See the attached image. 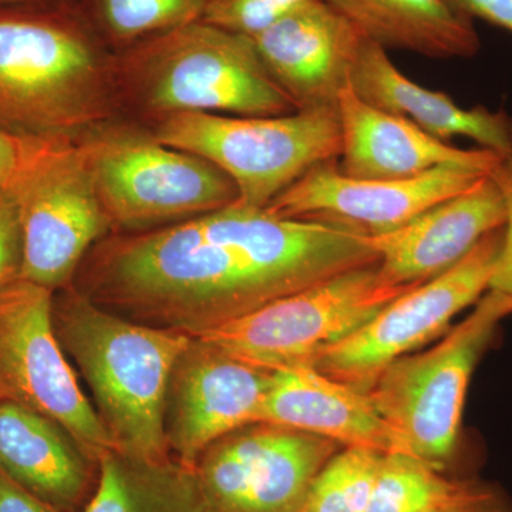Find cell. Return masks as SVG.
<instances>
[{
  "label": "cell",
  "instance_id": "f1b7e54d",
  "mask_svg": "<svg viewBox=\"0 0 512 512\" xmlns=\"http://www.w3.org/2000/svg\"><path fill=\"white\" fill-rule=\"evenodd\" d=\"M446 512H512V503L493 484L470 480L463 494Z\"/></svg>",
  "mask_w": 512,
  "mask_h": 512
},
{
  "label": "cell",
  "instance_id": "5bb4252c",
  "mask_svg": "<svg viewBox=\"0 0 512 512\" xmlns=\"http://www.w3.org/2000/svg\"><path fill=\"white\" fill-rule=\"evenodd\" d=\"M272 375L192 338L175 362L165 397L164 431L171 456L195 467L215 441L258 423Z\"/></svg>",
  "mask_w": 512,
  "mask_h": 512
},
{
  "label": "cell",
  "instance_id": "7402d4cb",
  "mask_svg": "<svg viewBox=\"0 0 512 512\" xmlns=\"http://www.w3.org/2000/svg\"><path fill=\"white\" fill-rule=\"evenodd\" d=\"M82 512H202L197 474L173 456L147 460L109 451Z\"/></svg>",
  "mask_w": 512,
  "mask_h": 512
},
{
  "label": "cell",
  "instance_id": "30bf717a",
  "mask_svg": "<svg viewBox=\"0 0 512 512\" xmlns=\"http://www.w3.org/2000/svg\"><path fill=\"white\" fill-rule=\"evenodd\" d=\"M53 301L55 292L22 276L0 286V402L56 421L99 464L116 448L60 345Z\"/></svg>",
  "mask_w": 512,
  "mask_h": 512
},
{
  "label": "cell",
  "instance_id": "d6a6232c",
  "mask_svg": "<svg viewBox=\"0 0 512 512\" xmlns=\"http://www.w3.org/2000/svg\"><path fill=\"white\" fill-rule=\"evenodd\" d=\"M50 2V0H0V6L23 5V3Z\"/></svg>",
  "mask_w": 512,
  "mask_h": 512
},
{
  "label": "cell",
  "instance_id": "2e32d148",
  "mask_svg": "<svg viewBox=\"0 0 512 512\" xmlns=\"http://www.w3.org/2000/svg\"><path fill=\"white\" fill-rule=\"evenodd\" d=\"M503 195L490 174L468 190L421 212L402 227L369 235L380 271L397 285H420L457 265L503 227Z\"/></svg>",
  "mask_w": 512,
  "mask_h": 512
},
{
  "label": "cell",
  "instance_id": "7a4b0ae2",
  "mask_svg": "<svg viewBox=\"0 0 512 512\" xmlns=\"http://www.w3.org/2000/svg\"><path fill=\"white\" fill-rule=\"evenodd\" d=\"M113 57L72 0L0 6V127L79 138L120 119Z\"/></svg>",
  "mask_w": 512,
  "mask_h": 512
},
{
  "label": "cell",
  "instance_id": "9c48e42d",
  "mask_svg": "<svg viewBox=\"0 0 512 512\" xmlns=\"http://www.w3.org/2000/svg\"><path fill=\"white\" fill-rule=\"evenodd\" d=\"M416 286L393 284L376 261L276 299L194 338L271 372L312 366L319 352L348 338Z\"/></svg>",
  "mask_w": 512,
  "mask_h": 512
},
{
  "label": "cell",
  "instance_id": "e0dca14e",
  "mask_svg": "<svg viewBox=\"0 0 512 512\" xmlns=\"http://www.w3.org/2000/svg\"><path fill=\"white\" fill-rule=\"evenodd\" d=\"M339 168L357 180H403L441 165L493 170L498 154L485 148L463 150L430 136L412 121L370 106L346 87L338 101Z\"/></svg>",
  "mask_w": 512,
  "mask_h": 512
},
{
  "label": "cell",
  "instance_id": "484cf974",
  "mask_svg": "<svg viewBox=\"0 0 512 512\" xmlns=\"http://www.w3.org/2000/svg\"><path fill=\"white\" fill-rule=\"evenodd\" d=\"M313 0H208L202 22L237 35L254 37Z\"/></svg>",
  "mask_w": 512,
  "mask_h": 512
},
{
  "label": "cell",
  "instance_id": "6da1fadb",
  "mask_svg": "<svg viewBox=\"0 0 512 512\" xmlns=\"http://www.w3.org/2000/svg\"><path fill=\"white\" fill-rule=\"evenodd\" d=\"M379 261L369 235L235 204L97 242L72 285L128 319L198 336Z\"/></svg>",
  "mask_w": 512,
  "mask_h": 512
},
{
  "label": "cell",
  "instance_id": "ba28073f",
  "mask_svg": "<svg viewBox=\"0 0 512 512\" xmlns=\"http://www.w3.org/2000/svg\"><path fill=\"white\" fill-rule=\"evenodd\" d=\"M18 137V164L6 190L22 225V278L57 292L72 285L111 225L77 138Z\"/></svg>",
  "mask_w": 512,
  "mask_h": 512
},
{
  "label": "cell",
  "instance_id": "603a6c76",
  "mask_svg": "<svg viewBox=\"0 0 512 512\" xmlns=\"http://www.w3.org/2000/svg\"><path fill=\"white\" fill-rule=\"evenodd\" d=\"M208 0H72L113 52L201 20Z\"/></svg>",
  "mask_w": 512,
  "mask_h": 512
},
{
  "label": "cell",
  "instance_id": "ac0fdd59",
  "mask_svg": "<svg viewBox=\"0 0 512 512\" xmlns=\"http://www.w3.org/2000/svg\"><path fill=\"white\" fill-rule=\"evenodd\" d=\"M258 423L303 431L343 447L409 454L399 434L377 412L369 394L312 366L274 372Z\"/></svg>",
  "mask_w": 512,
  "mask_h": 512
},
{
  "label": "cell",
  "instance_id": "44dd1931",
  "mask_svg": "<svg viewBox=\"0 0 512 512\" xmlns=\"http://www.w3.org/2000/svg\"><path fill=\"white\" fill-rule=\"evenodd\" d=\"M384 49L431 59H470L481 47L474 20L451 0H325Z\"/></svg>",
  "mask_w": 512,
  "mask_h": 512
},
{
  "label": "cell",
  "instance_id": "d4e9b609",
  "mask_svg": "<svg viewBox=\"0 0 512 512\" xmlns=\"http://www.w3.org/2000/svg\"><path fill=\"white\" fill-rule=\"evenodd\" d=\"M384 454L345 447L313 478L301 512H366Z\"/></svg>",
  "mask_w": 512,
  "mask_h": 512
},
{
  "label": "cell",
  "instance_id": "277c9868",
  "mask_svg": "<svg viewBox=\"0 0 512 512\" xmlns=\"http://www.w3.org/2000/svg\"><path fill=\"white\" fill-rule=\"evenodd\" d=\"M121 116L151 126L174 114L284 116L296 111L251 37L197 22L114 52Z\"/></svg>",
  "mask_w": 512,
  "mask_h": 512
},
{
  "label": "cell",
  "instance_id": "83f0119b",
  "mask_svg": "<svg viewBox=\"0 0 512 512\" xmlns=\"http://www.w3.org/2000/svg\"><path fill=\"white\" fill-rule=\"evenodd\" d=\"M23 235L16 202L0 190V286L22 276Z\"/></svg>",
  "mask_w": 512,
  "mask_h": 512
},
{
  "label": "cell",
  "instance_id": "4316f807",
  "mask_svg": "<svg viewBox=\"0 0 512 512\" xmlns=\"http://www.w3.org/2000/svg\"><path fill=\"white\" fill-rule=\"evenodd\" d=\"M490 175L503 195L505 207L503 241L491 276L490 289L512 298V123L510 144L507 150L498 156Z\"/></svg>",
  "mask_w": 512,
  "mask_h": 512
},
{
  "label": "cell",
  "instance_id": "52a82bcc",
  "mask_svg": "<svg viewBox=\"0 0 512 512\" xmlns=\"http://www.w3.org/2000/svg\"><path fill=\"white\" fill-rule=\"evenodd\" d=\"M167 146L217 165L238 188V204L265 208L311 168L339 160L338 109L284 116L183 113L148 126Z\"/></svg>",
  "mask_w": 512,
  "mask_h": 512
},
{
  "label": "cell",
  "instance_id": "f546056e",
  "mask_svg": "<svg viewBox=\"0 0 512 512\" xmlns=\"http://www.w3.org/2000/svg\"><path fill=\"white\" fill-rule=\"evenodd\" d=\"M468 18L483 20L512 33V0H451Z\"/></svg>",
  "mask_w": 512,
  "mask_h": 512
},
{
  "label": "cell",
  "instance_id": "1f68e13d",
  "mask_svg": "<svg viewBox=\"0 0 512 512\" xmlns=\"http://www.w3.org/2000/svg\"><path fill=\"white\" fill-rule=\"evenodd\" d=\"M19 137L0 127V190H6L18 164Z\"/></svg>",
  "mask_w": 512,
  "mask_h": 512
},
{
  "label": "cell",
  "instance_id": "5b68a950",
  "mask_svg": "<svg viewBox=\"0 0 512 512\" xmlns=\"http://www.w3.org/2000/svg\"><path fill=\"white\" fill-rule=\"evenodd\" d=\"M114 232H141L221 210L238 188L217 165L161 143L137 121H107L77 138Z\"/></svg>",
  "mask_w": 512,
  "mask_h": 512
},
{
  "label": "cell",
  "instance_id": "4fadbf2b",
  "mask_svg": "<svg viewBox=\"0 0 512 512\" xmlns=\"http://www.w3.org/2000/svg\"><path fill=\"white\" fill-rule=\"evenodd\" d=\"M488 174L480 168L448 164L403 180H357L340 171L338 160H329L315 165L265 208L282 218L379 235L402 227Z\"/></svg>",
  "mask_w": 512,
  "mask_h": 512
},
{
  "label": "cell",
  "instance_id": "cb8c5ba5",
  "mask_svg": "<svg viewBox=\"0 0 512 512\" xmlns=\"http://www.w3.org/2000/svg\"><path fill=\"white\" fill-rule=\"evenodd\" d=\"M466 481L450 480L410 454H384L366 512H444L460 497Z\"/></svg>",
  "mask_w": 512,
  "mask_h": 512
},
{
  "label": "cell",
  "instance_id": "8fae6325",
  "mask_svg": "<svg viewBox=\"0 0 512 512\" xmlns=\"http://www.w3.org/2000/svg\"><path fill=\"white\" fill-rule=\"evenodd\" d=\"M503 227L485 235L457 265L384 306L348 338L318 353V372L362 393L394 360L443 335L451 320L490 289Z\"/></svg>",
  "mask_w": 512,
  "mask_h": 512
},
{
  "label": "cell",
  "instance_id": "ffe728a7",
  "mask_svg": "<svg viewBox=\"0 0 512 512\" xmlns=\"http://www.w3.org/2000/svg\"><path fill=\"white\" fill-rule=\"evenodd\" d=\"M349 86L370 106L402 116L446 143L453 137H467L498 156L510 144V114L484 106L461 109L448 94L426 89L404 76L387 50L367 37L350 72Z\"/></svg>",
  "mask_w": 512,
  "mask_h": 512
},
{
  "label": "cell",
  "instance_id": "3957f363",
  "mask_svg": "<svg viewBox=\"0 0 512 512\" xmlns=\"http://www.w3.org/2000/svg\"><path fill=\"white\" fill-rule=\"evenodd\" d=\"M53 322L116 451L147 460L170 457L165 397L175 362L192 336L128 319L73 285L55 292Z\"/></svg>",
  "mask_w": 512,
  "mask_h": 512
},
{
  "label": "cell",
  "instance_id": "9a60e30c",
  "mask_svg": "<svg viewBox=\"0 0 512 512\" xmlns=\"http://www.w3.org/2000/svg\"><path fill=\"white\" fill-rule=\"evenodd\" d=\"M366 37L325 0H313L254 37L256 49L296 111L338 109Z\"/></svg>",
  "mask_w": 512,
  "mask_h": 512
},
{
  "label": "cell",
  "instance_id": "7c38bea8",
  "mask_svg": "<svg viewBox=\"0 0 512 512\" xmlns=\"http://www.w3.org/2000/svg\"><path fill=\"white\" fill-rule=\"evenodd\" d=\"M335 441L254 423L211 444L194 470L202 512H301Z\"/></svg>",
  "mask_w": 512,
  "mask_h": 512
},
{
  "label": "cell",
  "instance_id": "4dcf8cb0",
  "mask_svg": "<svg viewBox=\"0 0 512 512\" xmlns=\"http://www.w3.org/2000/svg\"><path fill=\"white\" fill-rule=\"evenodd\" d=\"M0 512H60L0 474Z\"/></svg>",
  "mask_w": 512,
  "mask_h": 512
},
{
  "label": "cell",
  "instance_id": "8992f818",
  "mask_svg": "<svg viewBox=\"0 0 512 512\" xmlns=\"http://www.w3.org/2000/svg\"><path fill=\"white\" fill-rule=\"evenodd\" d=\"M511 315L512 298L488 289L433 348L394 360L377 377L367 394L409 454L440 471L453 460L471 377Z\"/></svg>",
  "mask_w": 512,
  "mask_h": 512
},
{
  "label": "cell",
  "instance_id": "d6986e66",
  "mask_svg": "<svg viewBox=\"0 0 512 512\" xmlns=\"http://www.w3.org/2000/svg\"><path fill=\"white\" fill-rule=\"evenodd\" d=\"M0 474L60 512H82L99 464L56 421L0 402Z\"/></svg>",
  "mask_w": 512,
  "mask_h": 512
}]
</instances>
